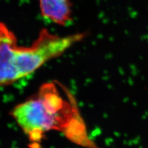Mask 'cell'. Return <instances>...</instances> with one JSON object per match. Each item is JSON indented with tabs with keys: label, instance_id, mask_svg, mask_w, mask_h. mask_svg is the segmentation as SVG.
I'll return each instance as SVG.
<instances>
[{
	"label": "cell",
	"instance_id": "obj_1",
	"mask_svg": "<svg viewBox=\"0 0 148 148\" xmlns=\"http://www.w3.org/2000/svg\"><path fill=\"white\" fill-rule=\"evenodd\" d=\"M11 115L32 142H39L46 133L57 130L80 145L92 144L74 101L64 99L52 83L41 86L35 98L16 106Z\"/></svg>",
	"mask_w": 148,
	"mask_h": 148
},
{
	"label": "cell",
	"instance_id": "obj_2",
	"mask_svg": "<svg viewBox=\"0 0 148 148\" xmlns=\"http://www.w3.org/2000/svg\"><path fill=\"white\" fill-rule=\"evenodd\" d=\"M84 37V34L61 36L43 29L29 47H18L17 43L9 46L3 56L1 80L8 84H12L31 75L46 62L62 54Z\"/></svg>",
	"mask_w": 148,
	"mask_h": 148
},
{
	"label": "cell",
	"instance_id": "obj_3",
	"mask_svg": "<svg viewBox=\"0 0 148 148\" xmlns=\"http://www.w3.org/2000/svg\"><path fill=\"white\" fill-rule=\"evenodd\" d=\"M41 14L59 25H66L72 21L71 0H38Z\"/></svg>",
	"mask_w": 148,
	"mask_h": 148
}]
</instances>
